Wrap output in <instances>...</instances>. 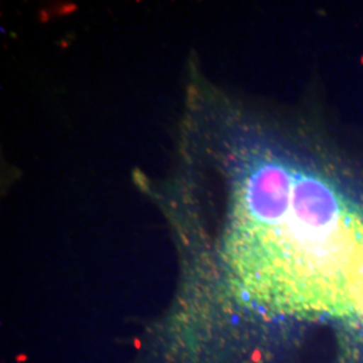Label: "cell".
I'll return each instance as SVG.
<instances>
[{"label": "cell", "mask_w": 363, "mask_h": 363, "mask_svg": "<svg viewBox=\"0 0 363 363\" xmlns=\"http://www.w3.org/2000/svg\"><path fill=\"white\" fill-rule=\"evenodd\" d=\"M222 259L262 313L363 323V208L298 162L261 152L238 171Z\"/></svg>", "instance_id": "1"}]
</instances>
